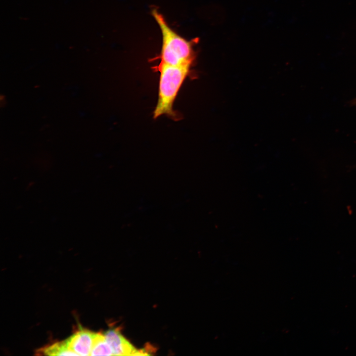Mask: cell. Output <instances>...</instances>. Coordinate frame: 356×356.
<instances>
[{
	"label": "cell",
	"instance_id": "4",
	"mask_svg": "<svg viewBox=\"0 0 356 356\" xmlns=\"http://www.w3.org/2000/svg\"><path fill=\"white\" fill-rule=\"evenodd\" d=\"M106 340L110 346L114 355H133L136 349L126 339L118 329H111L105 334Z\"/></svg>",
	"mask_w": 356,
	"mask_h": 356
},
{
	"label": "cell",
	"instance_id": "5",
	"mask_svg": "<svg viewBox=\"0 0 356 356\" xmlns=\"http://www.w3.org/2000/svg\"><path fill=\"white\" fill-rule=\"evenodd\" d=\"M113 351L104 334L94 333L90 356H112Z\"/></svg>",
	"mask_w": 356,
	"mask_h": 356
},
{
	"label": "cell",
	"instance_id": "3",
	"mask_svg": "<svg viewBox=\"0 0 356 356\" xmlns=\"http://www.w3.org/2000/svg\"><path fill=\"white\" fill-rule=\"evenodd\" d=\"M94 333L80 328L65 342L69 349L78 356H90Z\"/></svg>",
	"mask_w": 356,
	"mask_h": 356
},
{
	"label": "cell",
	"instance_id": "1",
	"mask_svg": "<svg viewBox=\"0 0 356 356\" xmlns=\"http://www.w3.org/2000/svg\"><path fill=\"white\" fill-rule=\"evenodd\" d=\"M191 64L172 65L160 62L154 67L160 73L158 99L153 112L154 119L166 115L174 120H178V115L173 110V104L182 84L189 74Z\"/></svg>",
	"mask_w": 356,
	"mask_h": 356
},
{
	"label": "cell",
	"instance_id": "2",
	"mask_svg": "<svg viewBox=\"0 0 356 356\" xmlns=\"http://www.w3.org/2000/svg\"><path fill=\"white\" fill-rule=\"evenodd\" d=\"M152 14L160 27L162 36V46L159 56L160 62L172 65L192 64L194 55L191 43L172 29L163 15L156 9L152 11Z\"/></svg>",
	"mask_w": 356,
	"mask_h": 356
},
{
	"label": "cell",
	"instance_id": "6",
	"mask_svg": "<svg viewBox=\"0 0 356 356\" xmlns=\"http://www.w3.org/2000/svg\"><path fill=\"white\" fill-rule=\"evenodd\" d=\"M42 352L48 356H78L69 349L65 341L48 346L43 349Z\"/></svg>",
	"mask_w": 356,
	"mask_h": 356
}]
</instances>
